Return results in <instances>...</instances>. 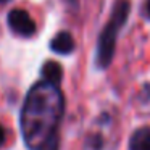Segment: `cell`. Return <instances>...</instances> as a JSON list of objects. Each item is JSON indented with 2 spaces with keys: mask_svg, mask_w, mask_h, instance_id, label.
Here are the masks:
<instances>
[{
  "mask_svg": "<svg viewBox=\"0 0 150 150\" xmlns=\"http://www.w3.org/2000/svg\"><path fill=\"white\" fill-rule=\"evenodd\" d=\"M50 49L55 53H60V55H68V53H71L74 50V39L66 31L58 33L50 42Z\"/></svg>",
  "mask_w": 150,
  "mask_h": 150,
  "instance_id": "cell-4",
  "label": "cell"
},
{
  "mask_svg": "<svg viewBox=\"0 0 150 150\" xmlns=\"http://www.w3.org/2000/svg\"><path fill=\"white\" fill-rule=\"evenodd\" d=\"M69 2H76V0H69Z\"/></svg>",
  "mask_w": 150,
  "mask_h": 150,
  "instance_id": "cell-11",
  "label": "cell"
},
{
  "mask_svg": "<svg viewBox=\"0 0 150 150\" xmlns=\"http://www.w3.org/2000/svg\"><path fill=\"white\" fill-rule=\"evenodd\" d=\"M4 2H8V0H0V4H4Z\"/></svg>",
  "mask_w": 150,
  "mask_h": 150,
  "instance_id": "cell-10",
  "label": "cell"
},
{
  "mask_svg": "<svg viewBox=\"0 0 150 150\" xmlns=\"http://www.w3.org/2000/svg\"><path fill=\"white\" fill-rule=\"evenodd\" d=\"M42 78L45 82L49 84H53V86H60L63 79V68L60 63L57 62H45V65L42 66Z\"/></svg>",
  "mask_w": 150,
  "mask_h": 150,
  "instance_id": "cell-5",
  "label": "cell"
},
{
  "mask_svg": "<svg viewBox=\"0 0 150 150\" xmlns=\"http://www.w3.org/2000/svg\"><path fill=\"white\" fill-rule=\"evenodd\" d=\"M8 26L13 33L23 37H31L36 33V21L23 8H15L8 13Z\"/></svg>",
  "mask_w": 150,
  "mask_h": 150,
  "instance_id": "cell-3",
  "label": "cell"
},
{
  "mask_svg": "<svg viewBox=\"0 0 150 150\" xmlns=\"http://www.w3.org/2000/svg\"><path fill=\"white\" fill-rule=\"evenodd\" d=\"M37 150H58V136H57V132L53 134L42 147H39Z\"/></svg>",
  "mask_w": 150,
  "mask_h": 150,
  "instance_id": "cell-7",
  "label": "cell"
},
{
  "mask_svg": "<svg viewBox=\"0 0 150 150\" xmlns=\"http://www.w3.org/2000/svg\"><path fill=\"white\" fill-rule=\"evenodd\" d=\"M129 150H150V127H140L131 136Z\"/></svg>",
  "mask_w": 150,
  "mask_h": 150,
  "instance_id": "cell-6",
  "label": "cell"
},
{
  "mask_svg": "<svg viewBox=\"0 0 150 150\" xmlns=\"http://www.w3.org/2000/svg\"><path fill=\"white\" fill-rule=\"evenodd\" d=\"M4 142H5V129H4V126L0 124V147L4 145Z\"/></svg>",
  "mask_w": 150,
  "mask_h": 150,
  "instance_id": "cell-8",
  "label": "cell"
},
{
  "mask_svg": "<svg viewBox=\"0 0 150 150\" xmlns=\"http://www.w3.org/2000/svg\"><path fill=\"white\" fill-rule=\"evenodd\" d=\"M145 11H147V16L150 18V0H147V7H145Z\"/></svg>",
  "mask_w": 150,
  "mask_h": 150,
  "instance_id": "cell-9",
  "label": "cell"
},
{
  "mask_svg": "<svg viewBox=\"0 0 150 150\" xmlns=\"http://www.w3.org/2000/svg\"><path fill=\"white\" fill-rule=\"evenodd\" d=\"M63 108V94L58 86L45 81L33 86L21 110V132L29 149L37 150L57 132Z\"/></svg>",
  "mask_w": 150,
  "mask_h": 150,
  "instance_id": "cell-1",
  "label": "cell"
},
{
  "mask_svg": "<svg viewBox=\"0 0 150 150\" xmlns=\"http://www.w3.org/2000/svg\"><path fill=\"white\" fill-rule=\"evenodd\" d=\"M129 11H131V4L127 0H118L115 4L111 16L108 20L107 26L102 31L97 44V65L100 68H107L113 60L118 33L126 23Z\"/></svg>",
  "mask_w": 150,
  "mask_h": 150,
  "instance_id": "cell-2",
  "label": "cell"
}]
</instances>
